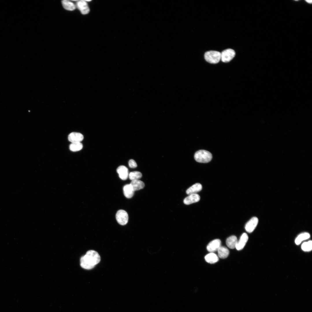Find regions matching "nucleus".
Segmentation results:
<instances>
[{
  "label": "nucleus",
  "instance_id": "f257e3e1",
  "mask_svg": "<svg viewBox=\"0 0 312 312\" xmlns=\"http://www.w3.org/2000/svg\"><path fill=\"white\" fill-rule=\"evenodd\" d=\"M101 260L98 253L94 250H90L87 252L80 259V265L83 268L90 270L94 268Z\"/></svg>",
  "mask_w": 312,
  "mask_h": 312
},
{
  "label": "nucleus",
  "instance_id": "f03ea898",
  "mask_svg": "<svg viewBox=\"0 0 312 312\" xmlns=\"http://www.w3.org/2000/svg\"><path fill=\"white\" fill-rule=\"evenodd\" d=\"M211 154L207 151L201 150L196 152L194 155L195 160L199 163H207L212 159Z\"/></svg>",
  "mask_w": 312,
  "mask_h": 312
},
{
  "label": "nucleus",
  "instance_id": "7ed1b4c3",
  "mask_svg": "<svg viewBox=\"0 0 312 312\" xmlns=\"http://www.w3.org/2000/svg\"><path fill=\"white\" fill-rule=\"evenodd\" d=\"M204 57L208 62L213 64L218 63L221 60V53L215 51H210L205 54Z\"/></svg>",
  "mask_w": 312,
  "mask_h": 312
},
{
  "label": "nucleus",
  "instance_id": "20e7f679",
  "mask_svg": "<svg viewBox=\"0 0 312 312\" xmlns=\"http://www.w3.org/2000/svg\"><path fill=\"white\" fill-rule=\"evenodd\" d=\"M116 217L118 222L121 225H125L128 222V214L126 211L123 210H118L116 213Z\"/></svg>",
  "mask_w": 312,
  "mask_h": 312
},
{
  "label": "nucleus",
  "instance_id": "39448f33",
  "mask_svg": "<svg viewBox=\"0 0 312 312\" xmlns=\"http://www.w3.org/2000/svg\"><path fill=\"white\" fill-rule=\"evenodd\" d=\"M235 51L231 49H228L223 51L221 53V60L224 62H228L231 61L235 57Z\"/></svg>",
  "mask_w": 312,
  "mask_h": 312
},
{
  "label": "nucleus",
  "instance_id": "423d86ee",
  "mask_svg": "<svg viewBox=\"0 0 312 312\" xmlns=\"http://www.w3.org/2000/svg\"><path fill=\"white\" fill-rule=\"evenodd\" d=\"M258 222V218L254 217L250 219L246 224L245 229L246 231L251 233L253 231L256 227Z\"/></svg>",
  "mask_w": 312,
  "mask_h": 312
},
{
  "label": "nucleus",
  "instance_id": "0eeeda50",
  "mask_svg": "<svg viewBox=\"0 0 312 312\" xmlns=\"http://www.w3.org/2000/svg\"><path fill=\"white\" fill-rule=\"evenodd\" d=\"M221 246V241L218 239H214L208 244L207 247V250L211 252L217 251Z\"/></svg>",
  "mask_w": 312,
  "mask_h": 312
},
{
  "label": "nucleus",
  "instance_id": "6e6552de",
  "mask_svg": "<svg viewBox=\"0 0 312 312\" xmlns=\"http://www.w3.org/2000/svg\"><path fill=\"white\" fill-rule=\"evenodd\" d=\"M76 6L83 14H87L90 11L87 2L85 0H78Z\"/></svg>",
  "mask_w": 312,
  "mask_h": 312
},
{
  "label": "nucleus",
  "instance_id": "1a4fd4ad",
  "mask_svg": "<svg viewBox=\"0 0 312 312\" xmlns=\"http://www.w3.org/2000/svg\"><path fill=\"white\" fill-rule=\"evenodd\" d=\"M83 138V136L82 134L76 132L71 133L68 137V140L71 143L81 142Z\"/></svg>",
  "mask_w": 312,
  "mask_h": 312
},
{
  "label": "nucleus",
  "instance_id": "9d476101",
  "mask_svg": "<svg viewBox=\"0 0 312 312\" xmlns=\"http://www.w3.org/2000/svg\"><path fill=\"white\" fill-rule=\"evenodd\" d=\"M200 199V196L197 194H192L185 198L183 203L185 205H189L199 201Z\"/></svg>",
  "mask_w": 312,
  "mask_h": 312
},
{
  "label": "nucleus",
  "instance_id": "9b49d317",
  "mask_svg": "<svg viewBox=\"0 0 312 312\" xmlns=\"http://www.w3.org/2000/svg\"><path fill=\"white\" fill-rule=\"evenodd\" d=\"M116 171L119 177L122 180H125L127 179L129 175L128 170L125 166H120L117 169Z\"/></svg>",
  "mask_w": 312,
  "mask_h": 312
},
{
  "label": "nucleus",
  "instance_id": "f8f14e48",
  "mask_svg": "<svg viewBox=\"0 0 312 312\" xmlns=\"http://www.w3.org/2000/svg\"><path fill=\"white\" fill-rule=\"evenodd\" d=\"M247 234L244 233L242 235L238 241H237L235 248L238 250L242 249L245 246L248 239Z\"/></svg>",
  "mask_w": 312,
  "mask_h": 312
},
{
  "label": "nucleus",
  "instance_id": "ddd939ff",
  "mask_svg": "<svg viewBox=\"0 0 312 312\" xmlns=\"http://www.w3.org/2000/svg\"><path fill=\"white\" fill-rule=\"evenodd\" d=\"M202 189L201 184L199 183H196L189 188L186 191V193L187 194H196L200 191Z\"/></svg>",
  "mask_w": 312,
  "mask_h": 312
},
{
  "label": "nucleus",
  "instance_id": "4468645a",
  "mask_svg": "<svg viewBox=\"0 0 312 312\" xmlns=\"http://www.w3.org/2000/svg\"><path fill=\"white\" fill-rule=\"evenodd\" d=\"M123 190L125 196L127 198H131L134 195V191L130 184L124 185L123 187Z\"/></svg>",
  "mask_w": 312,
  "mask_h": 312
},
{
  "label": "nucleus",
  "instance_id": "2eb2a0df",
  "mask_svg": "<svg viewBox=\"0 0 312 312\" xmlns=\"http://www.w3.org/2000/svg\"><path fill=\"white\" fill-rule=\"evenodd\" d=\"M130 184L132 186L134 191L142 189L145 186L144 183L139 180L131 181Z\"/></svg>",
  "mask_w": 312,
  "mask_h": 312
},
{
  "label": "nucleus",
  "instance_id": "dca6fc26",
  "mask_svg": "<svg viewBox=\"0 0 312 312\" xmlns=\"http://www.w3.org/2000/svg\"><path fill=\"white\" fill-rule=\"evenodd\" d=\"M237 241L236 237L234 235H232L227 239L226 244L228 247L233 249L235 248Z\"/></svg>",
  "mask_w": 312,
  "mask_h": 312
},
{
  "label": "nucleus",
  "instance_id": "f3484780",
  "mask_svg": "<svg viewBox=\"0 0 312 312\" xmlns=\"http://www.w3.org/2000/svg\"><path fill=\"white\" fill-rule=\"evenodd\" d=\"M205 259L206 262L210 263H216L219 260L217 255L213 252L207 254L205 256Z\"/></svg>",
  "mask_w": 312,
  "mask_h": 312
},
{
  "label": "nucleus",
  "instance_id": "a211bd4d",
  "mask_svg": "<svg viewBox=\"0 0 312 312\" xmlns=\"http://www.w3.org/2000/svg\"><path fill=\"white\" fill-rule=\"evenodd\" d=\"M218 255L222 259H225L228 257L229 254V251L225 247L221 246L218 250Z\"/></svg>",
  "mask_w": 312,
  "mask_h": 312
},
{
  "label": "nucleus",
  "instance_id": "6ab92c4d",
  "mask_svg": "<svg viewBox=\"0 0 312 312\" xmlns=\"http://www.w3.org/2000/svg\"><path fill=\"white\" fill-rule=\"evenodd\" d=\"M310 237V234L307 232H304L300 234L295 240V244L297 245L300 244L302 241L309 239Z\"/></svg>",
  "mask_w": 312,
  "mask_h": 312
},
{
  "label": "nucleus",
  "instance_id": "aec40b11",
  "mask_svg": "<svg viewBox=\"0 0 312 312\" xmlns=\"http://www.w3.org/2000/svg\"><path fill=\"white\" fill-rule=\"evenodd\" d=\"M62 3L63 7L65 9L70 11L74 10L76 6L72 2L68 0H64L62 1Z\"/></svg>",
  "mask_w": 312,
  "mask_h": 312
},
{
  "label": "nucleus",
  "instance_id": "412c9836",
  "mask_svg": "<svg viewBox=\"0 0 312 312\" xmlns=\"http://www.w3.org/2000/svg\"><path fill=\"white\" fill-rule=\"evenodd\" d=\"M83 145L81 142L71 143L69 146L70 150L73 152H76L81 150Z\"/></svg>",
  "mask_w": 312,
  "mask_h": 312
},
{
  "label": "nucleus",
  "instance_id": "4be33fe9",
  "mask_svg": "<svg viewBox=\"0 0 312 312\" xmlns=\"http://www.w3.org/2000/svg\"><path fill=\"white\" fill-rule=\"evenodd\" d=\"M129 177L131 181L135 180H139L142 176L141 172L138 171H135L130 172L129 174Z\"/></svg>",
  "mask_w": 312,
  "mask_h": 312
},
{
  "label": "nucleus",
  "instance_id": "5701e85b",
  "mask_svg": "<svg viewBox=\"0 0 312 312\" xmlns=\"http://www.w3.org/2000/svg\"><path fill=\"white\" fill-rule=\"evenodd\" d=\"M302 250L304 251H309L312 249V242L311 240L303 243L302 245Z\"/></svg>",
  "mask_w": 312,
  "mask_h": 312
},
{
  "label": "nucleus",
  "instance_id": "b1692460",
  "mask_svg": "<svg viewBox=\"0 0 312 312\" xmlns=\"http://www.w3.org/2000/svg\"><path fill=\"white\" fill-rule=\"evenodd\" d=\"M129 167L131 168H135L137 167V164L135 160L133 159L130 160L128 162Z\"/></svg>",
  "mask_w": 312,
  "mask_h": 312
},
{
  "label": "nucleus",
  "instance_id": "393cba45",
  "mask_svg": "<svg viewBox=\"0 0 312 312\" xmlns=\"http://www.w3.org/2000/svg\"><path fill=\"white\" fill-rule=\"evenodd\" d=\"M307 3H311L312 2V0H306V1Z\"/></svg>",
  "mask_w": 312,
  "mask_h": 312
}]
</instances>
